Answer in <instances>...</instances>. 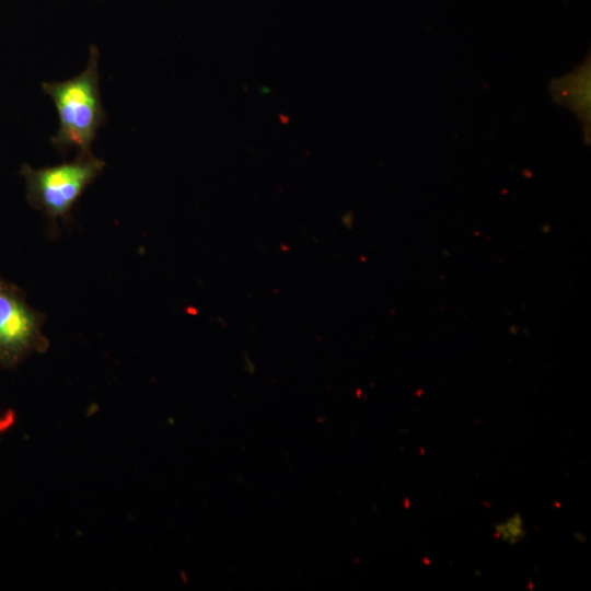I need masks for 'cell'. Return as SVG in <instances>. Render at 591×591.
<instances>
[{"label": "cell", "mask_w": 591, "mask_h": 591, "mask_svg": "<svg viewBox=\"0 0 591 591\" xmlns=\"http://www.w3.org/2000/svg\"><path fill=\"white\" fill-rule=\"evenodd\" d=\"M99 82V50L93 45L81 73L65 81L42 84L58 114V130L50 142L60 152L76 148L78 154L92 153V143L105 121Z\"/></svg>", "instance_id": "1"}, {"label": "cell", "mask_w": 591, "mask_h": 591, "mask_svg": "<svg viewBox=\"0 0 591 591\" xmlns=\"http://www.w3.org/2000/svg\"><path fill=\"white\" fill-rule=\"evenodd\" d=\"M105 162L93 153L78 154L54 166L34 169L21 165L26 184L27 200L53 221L67 220L84 189L102 173Z\"/></svg>", "instance_id": "2"}, {"label": "cell", "mask_w": 591, "mask_h": 591, "mask_svg": "<svg viewBox=\"0 0 591 591\" xmlns=\"http://www.w3.org/2000/svg\"><path fill=\"white\" fill-rule=\"evenodd\" d=\"M44 315L31 308L16 286L0 277V364L15 367L34 351L47 348Z\"/></svg>", "instance_id": "3"}, {"label": "cell", "mask_w": 591, "mask_h": 591, "mask_svg": "<svg viewBox=\"0 0 591 591\" xmlns=\"http://www.w3.org/2000/svg\"><path fill=\"white\" fill-rule=\"evenodd\" d=\"M525 535V523L520 512H514L494 525V536L508 545L520 543Z\"/></svg>", "instance_id": "4"}]
</instances>
